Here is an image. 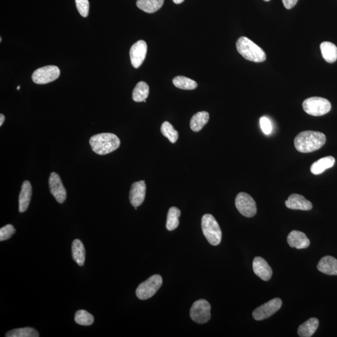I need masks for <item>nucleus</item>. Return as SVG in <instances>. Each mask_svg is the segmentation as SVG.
Here are the masks:
<instances>
[{
  "label": "nucleus",
  "instance_id": "ddd939ff",
  "mask_svg": "<svg viewBox=\"0 0 337 337\" xmlns=\"http://www.w3.org/2000/svg\"><path fill=\"white\" fill-rule=\"evenodd\" d=\"M146 192V185L145 181L134 182L132 184L129 200L132 206L137 207L140 206L145 201Z\"/></svg>",
  "mask_w": 337,
  "mask_h": 337
},
{
  "label": "nucleus",
  "instance_id": "7c9ffc66",
  "mask_svg": "<svg viewBox=\"0 0 337 337\" xmlns=\"http://www.w3.org/2000/svg\"><path fill=\"white\" fill-rule=\"evenodd\" d=\"M16 230L12 225L8 224L0 229V241L9 239L15 234Z\"/></svg>",
  "mask_w": 337,
  "mask_h": 337
},
{
  "label": "nucleus",
  "instance_id": "423d86ee",
  "mask_svg": "<svg viewBox=\"0 0 337 337\" xmlns=\"http://www.w3.org/2000/svg\"><path fill=\"white\" fill-rule=\"evenodd\" d=\"M162 284L161 275H154L145 282L140 283L137 288L136 294L140 300L150 299L156 293Z\"/></svg>",
  "mask_w": 337,
  "mask_h": 337
},
{
  "label": "nucleus",
  "instance_id": "dca6fc26",
  "mask_svg": "<svg viewBox=\"0 0 337 337\" xmlns=\"http://www.w3.org/2000/svg\"><path fill=\"white\" fill-rule=\"evenodd\" d=\"M288 245L293 248L303 249L310 246V242L304 233L299 230H292L287 237Z\"/></svg>",
  "mask_w": 337,
  "mask_h": 337
},
{
  "label": "nucleus",
  "instance_id": "a878e982",
  "mask_svg": "<svg viewBox=\"0 0 337 337\" xmlns=\"http://www.w3.org/2000/svg\"><path fill=\"white\" fill-rule=\"evenodd\" d=\"M181 215V210L176 207H171L167 213L166 228L170 231L178 228L179 224V218Z\"/></svg>",
  "mask_w": 337,
  "mask_h": 337
},
{
  "label": "nucleus",
  "instance_id": "0eeeda50",
  "mask_svg": "<svg viewBox=\"0 0 337 337\" xmlns=\"http://www.w3.org/2000/svg\"><path fill=\"white\" fill-rule=\"evenodd\" d=\"M235 204L238 211L246 218L254 217L257 213L254 199L248 194L240 192L236 196Z\"/></svg>",
  "mask_w": 337,
  "mask_h": 337
},
{
  "label": "nucleus",
  "instance_id": "5701e85b",
  "mask_svg": "<svg viewBox=\"0 0 337 337\" xmlns=\"http://www.w3.org/2000/svg\"><path fill=\"white\" fill-rule=\"evenodd\" d=\"M164 2V0H137L136 5L146 13H153L162 7Z\"/></svg>",
  "mask_w": 337,
  "mask_h": 337
},
{
  "label": "nucleus",
  "instance_id": "9d476101",
  "mask_svg": "<svg viewBox=\"0 0 337 337\" xmlns=\"http://www.w3.org/2000/svg\"><path fill=\"white\" fill-rule=\"evenodd\" d=\"M282 305V300L275 298L255 309L253 311L252 316L257 321L268 319L279 311Z\"/></svg>",
  "mask_w": 337,
  "mask_h": 337
},
{
  "label": "nucleus",
  "instance_id": "b1692460",
  "mask_svg": "<svg viewBox=\"0 0 337 337\" xmlns=\"http://www.w3.org/2000/svg\"><path fill=\"white\" fill-rule=\"evenodd\" d=\"M72 254L73 259L78 265L83 266L85 262V248L82 242L79 239H75L72 244Z\"/></svg>",
  "mask_w": 337,
  "mask_h": 337
},
{
  "label": "nucleus",
  "instance_id": "1a4fd4ad",
  "mask_svg": "<svg viewBox=\"0 0 337 337\" xmlns=\"http://www.w3.org/2000/svg\"><path fill=\"white\" fill-rule=\"evenodd\" d=\"M60 70L56 66H46L36 69L32 75L33 82L45 84L53 82L60 77Z\"/></svg>",
  "mask_w": 337,
  "mask_h": 337
},
{
  "label": "nucleus",
  "instance_id": "c9c22d12",
  "mask_svg": "<svg viewBox=\"0 0 337 337\" xmlns=\"http://www.w3.org/2000/svg\"><path fill=\"white\" fill-rule=\"evenodd\" d=\"M173 1L176 4H180L183 2L184 0H173Z\"/></svg>",
  "mask_w": 337,
  "mask_h": 337
},
{
  "label": "nucleus",
  "instance_id": "f704fd0d",
  "mask_svg": "<svg viewBox=\"0 0 337 337\" xmlns=\"http://www.w3.org/2000/svg\"><path fill=\"white\" fill-rule=\"evenodd\" d=\"M5 117L4 114H0V126H2L3 125V124H4L5 122Z\"/></svg>",
  "mask_w": 337,
  "mask_h": 337
},
{
  "label": "nucleus",
  "instance_id": "9b49d317",
  "mask_svg": "<svg viewBox=\"0 0 337 337\" xmlns=\"http://www.w3.org/2000/svg\"><path fill=\"white\" fill-rule=\"evenodd\" d=\"M49 187L51 194L56 201L63 204L66 199V190L64 188L60 177L58 174L52 173L49 178Z\"/></svg>",
  "mask_w": 337,
  "mask_h": 337
},
{
  "label": "nucleus",
  "instance_id": "f257e3e1",
  "mask_svg": "<svg viewBox=\"0 0 337 337\" xmlns=\"http://www.w3.org/2000/svg\"><path fill=\"white\" fill-rule=\"evenodd\" d=\"M326 142L324 133L313 131H305L298 134L294 139L296 150L302 153H310L320 150Z\"/></svg>",
  "mask_w": 337,
  "mask_h": 337
},
{
  "label": "nucleus",
  "instance_id": "f8f14e48",
  "mask_svg": "<svg viewBox=\"0 0 337 337\" xmlns=\"http://www.w3.org/2000/svg\"><path fill=\"white\" fill-rule=\"evenodd\" d=\"M148 46L146 42L139 40L131 46L129 55L132 65L135 68H138L144 62L147 54Z\"/></svg>",
  "mask_w": 337,
  "mask_h": 337
},
{
  "label": "nucleus",
  "instance_id": "6ab92c4d",
  "mask_svg": "<svg viewBox=\"0 0 337 337\" xmlns=\"http://www.w3.org/2000/svg\"><path fill=\"white\" fill-rule=\"evenodd\" d=\"M335 159L332 156L322 157L318 161L313 163L310 167L311 173L314 175H319L324 173L325 171L332 167L335 164Z\"/></svg>",
  "mask_w": 337,
  "mask_h": 337
},
{
  "label": "nucleus",
  "instance_id": "c85d7f7f",
  "mask_svg": "<svg viewBox=\"0 0 337 337\" xmlns=\"http://www.w3.org/2000/svg\"><path fill=\"white\" fill-rule=\"evenodd\" d=\"M161 133L163 136L167 137L171 143H175L178 139V132L175 130L170 123L165 122L162 123L161 128Z\"/></svg>",
  "mask_w": 337,
  "mask_h": 337
},
{
  "label": "nucleus",
  "instance_id": "f3484780",
  "mask_svg": "<svg viewBox=\"0 0 337 337\" xmlns=\"http://www.w3.org/2000/svg\"><path fill=\"white\" fill-rule=\"evenodd\" d=\"M32 196V187L30 182L25 181L22 184L21 190L19 196V211L24 212L29 206Z\"/></svg>",
  "mask_w": 337,
  "mask_h": 337
},
{
  "label": "nucleus",
  "instance_id": "7ed1b4c3",
  "mask_svg": "<svg viewBox=\"0 0 337 337\" xmlns=\"http://www.w3.org/2000/svg\"><path fill=\"white\" fill-rule=\"evenodd\" d=\"M236 47L238 52L247 60L255 63H261L266 60V55L264 51L245 36H242L238 39Z\"/></svg>",
  "mask_w": 337,
  "mask_h": 337
},
{
  "label": "nucleus",
  "instance_id": "f03ea898",
  "mask_svg": "<svg viewBox=\"0 0 337 337\" xmlns=\"http://www.w3.org/2000/svg\"><path fill=\"white\" fill-rule=\"evenodd\" d=\"M92 150L99 155H106L119 148L120 140L112 133H101L94 135L89 140Z\"/></svg>",
  "mask_w": 337,
  "mask_h": 337
},
{
  "label": "nucleus",
  "instance_id": "4c0bfd02",
  "mask_svg": "<svg viewBox=\"0 0 337 337\" xmlns=\"http://www.w3.org/2000/svg\"><path fill=\"white\" fill-rule=\"evenodd\" d=\"M263 1H265V2H269V1H271V0H263Z\"/></svg>",
  "mask_w": 337,
  "mask_h": 337
},
{
  "label": "nucleus",
  "instance_id": "473e14b6",
  "mask_svg": "<svg viewBox=\"0 0 337 337\" xmlns=\"http://www.w3.org/2000/svg\"><path fill=\"white\" fill-rule=\"evenodd\" d=\"M260 126L262 129L263 133L266 134H269L272 132V125L271 121L266 117H262L260 119Z\"/></svg>",
  "mask_w": 337,
  "mask_h": 337
},
{
  "label": "nucleus",
  "instance_id": "a211bd4d",
  "mask_svg": "<svg viewBox=\"0 0 337 337\" xmlns=\"http://www.w3.org/2000/svg\"><path fill=\"white\" fill-rule=\"evenodd\" d=\"M317 269L325 274L337 275V260L329 255L325 256L319 261Z\"/></svg>",
  "mask_w": 337,
  "mask_h": 337
},
{
  "label": "nucleus",
  "instance_id": "aec40b11",
  "mask_svg": "<svg viewBox=\"0 0 337 337\" xmlns=\"http://www.w3.org/2000/svg\"><path fill=\"white\" fill-rule=\"evenodd\" d=\"M319 325V320L316 318L308 319L298 328V335L300 337H310L316 332Z\"/></svg>",
  "mask_w": 337,
  "mask_h": 337
},
{
  "label": "nucleus",
  "instance_id": "e433bc0d",
  "mask_svg": "<svg viewBox=\"0 0 337 337\" xmlns=\"http://www.w3.org/2000/svg\"><path fill=\"white\" fill-rule=\"evenodd\" d=\"M19 88H20V86H18V87H17V89L19 90Z\"/></svg>",
  "mask_w": 337,
  "mask_h": 337
},
{
  "label": "nucleus",
  "instance_id": "6e6552de",
  "mask_svg": "<svg viewBox=\"0 0 337 337\" xmlns=\"http://www.w3.org/2000/svg\"><path fill=\"white\" fill-rule=\"evenodd\" d=\"M210 303L206 300H197L193 303L190 310L191 319L199 324H206L210 319Z\"/></svg>",
  "mask_w": 337,
  "mask_h": 337
},
{
  "label": "nucleus",
  "instance_id": "c756f323",
  "mask_svg": "<svg viewBox=\"0 0 337 337\" xmlns=\"http://www.w3.org/2000/svg\"><path fill=\"white\" fill-rule=\"evenodd\" d=\"M75 320L79 325L89 326L93 324L94 317L86 310H80L76 312Z\"/></svg>",
  "mask_w": 337,
  "mask_h": 337
},
{
  "label": "nucleus",
  "instance_id": "58836bf2",
  "mask_svg": "<svg viewBox=\"0 0 337 337\" xmlns=\"http://www.w3.org/2000/svg\"><path fill=\"white\" fill-rule=\"evenodd\" d=\"M2 37H1V38H0V41L2 42Z\"/></svg>",
  "mask_w": 337,
  "mask_h": 337
},
{
  "label": "nucleus",
  "instance_id": "20e7f679",
  "mask_svg": "<svg viewBox=\"0 0 337 337\" xmlns=\"http://www.w3.org/2000/svg\"><path fill=\"white\" fill-rule=\"evenodd\" d=\"M202 232L207 240L212 246H218L222 240V231L220 226L211 214H205L202 218Z\"/></svg>",
  "mask_w": 337,
  "mask_h": 337
},
{
  "label": "nucleus",
  "instance_id": "412c9836",
  "mask_svg": "<svg viewBox=\"0 0 337 337\" xmlns=\"http://www.w3.org/2000/svg\"><path fill=\"white\" fill-rule=\"evenodd\" d=\"M320 50L324 60L327 63H333L337 60V47L331 42L325 41L320 44Z\"/></svg>",
  "mask_w": 337,
  "mask_h": 337
},
{
  "label": "nucleus",
  "instance_id": "393cba45",
  "mask_svg": "<svg viewBox=\"0 0 337 337\" xmlns=\"http://www.w3.org/2000/svg\"><path fill=\"white\" fill-rule=\"evenodd\" d=\"M150 93V87L144 81L136 84L133 92V99L136 102H142L147 99Z\"/></svg>",
  "mask_w": 337,
  "mask_h": 337
},
{
  "label": "nucleus",
  "instance_id": "72a5a7b5",
  "mask_svg": "<svg viewBox=\"0 0 337 337\" xmlns=\"http://www.w3.org/2000/svg\"><path fill=\"white\" fill-rule=\"evenodd\" d=\"M299 0H282L283 4L286 9L290 10L294 8Z\"/></svg>",
  "mask_w": 337,
  "mask_h": 337
},
{
  "label": "nucleus",
  "instance_id": "4468645a",
  "mask_svg": "<svg viewBox=\"0 0 337 337\" xmlns=\"http://www.w3.org/2000/svg\"><path fill=\"white\" fill-rule=\"evenodd\" d=\"M253 270L254 273L261 279L268 281L271 279L272 270L265 259L260 257H256L253 260Z\"/></svg>",
  "mask_w": 337,
  "mask_h": 337
},
{
  "label": "nucleus",
  "instance_id": "39448f33",
  "mask_svg": "<svg viewBox=\"0 0 337 337\" xmlns=\"http://www.w3.org/2000/svg\"><path fill=\"white\" fill-rule=\"evenodd\" d=\"M303 110L313 116H322L331 110V105L329 101L324 98L311 97L303 101Z\"/></svg>",
  "mask_w": 337,
  "mask_h": 337
},
{
  "label": "nucleus",
  "instance_id": "2eb2a0df",
  "mask_svg": "<svg viewBox=\"0 0 337 337\" xmlns=\"http://www.w3.org/2000/svg\"><path fill=\"white\" fill-rule=\"evenodd\" d=\"M285 203L286 207L292 210H310L313 207L311 202L297 194H293L289 196Z\"/></svg>",
  "mask_w": 337,
  "mask_h": 337
},
{
  "label": "nucleus",
  "instance_id": "cd10ccee",
  "mask_svg": "<svg viewBox=\"0 0 337 337\" xmlns=\"http://www.w3.org/2000/svg\"><path fill=\"white\" fill-rule=\"evenodd\" d=\"M5 336L7 337H38L39 335L38 331L34 328L25 327L10 330L6 334Z\"/></svg>",
  "mask_w": 337,
  "mask_h": 337
},
{
  "label": "nucleus",
  "instance_id": "bb28decb",
  "mask_svg": "<svg viewBox=\"0 0 337 337\" xmlns=\"http://www.w3.org/2000/svg\"><path fill=\"white\" fill-rule=\"evenodd\" d=\"M173 82L174 86L181 89L192 90L198 87V83L195 81L182 76L174 78Z\"/></svg>",
  "mask_w": 337,
  "mask_h": 337
},
{
  "label": "nucleus",
  "instance_id": "4be33fe9",
  "mask_svg": "<svg viewBox=\"0 0 337 337\" xmlns=\"http://www.w3.org/2000/svg\"><path fill=\"white\" fill-rule=\"evenodd\" d=\"M209 114L207 112L201 111L197 112L191 118L190 122V129L195 132L200 131L209 122Z\"/></svg>",
  "mask_w": 337,
  "mask_h": 337
},
{
  "label": "nucleus",
  "instance_id": "2f4dec72",
  "mask_svg": "<svg viewBox=\"0 0 337 337\" xmlns=\"http://www.w3.org/2000/svg\"><path fill=\"white\" fill-rule=\"evenodd\" d=\"M75 2L80 15L84 18L88 16L89 9L88 0H75Z\"/></svg>",
  "mask_w": 337,
  "mask_h": 337
}]
</instances>
